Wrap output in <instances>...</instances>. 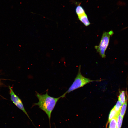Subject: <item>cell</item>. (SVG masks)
Here are the masks:
<instances>
[{"label": "cell", "mask_w": 128, "mask_h": 128, "mask_svg": "<svg viewBox=\"0 0 128 128\" xmlns=\"http://www.w3.org/2000/svg\"><path fill=\"white\" fill-rule=\"evenodd\" d=\"M36 96L39 100L38 102L35 103L33 106H38L39 108L44 111L47 114L50 121L51 114L55 105L59 100L61 98L60 97L55 98L49 95L48 91L44 94H41L36 92Z\"/></svg>", "instance_id": "1"}, {"label": "cell", "mask_w": 128, "mask_h": 128, "mask_svg": "<svg viewBox=\"0 0 128 128\" xmlns=\"http://www.w3.org/2000/svg\"><path fill=\"white\" fill-rule=\"evenodd\" d=\"M101 80H93L84 76L81 74V66L80 65L78 74L74 82L66 92L61 96V97L62 98L65 97L67 93L82 87L87 84L93 82L99 81Z\"/></svg>", "instance_id": "2"}, {"label": "cell", "mask_w": 128, "mask_h": 128, "mask_svg": "<svg viewBox=\"0 0 128 128\" xmlns=\"http://www.w3.org/2000/svg\"><path fill=\"white\" fill-rule=\"evenodd\" d=\"M113 33V32L112 30L109 32H104L99 45L95 46V49L102 58H105L106 57L105 52L109 45L110 36Z\"/></svg>", "instance_id": "3"}, {"label": "cell", "mask_w": 128, "mask_h": 128, "mask_svg": "<svg viewBox=\"0 0 128 128\" xmlns=\"http://www.w3.org/2000/svg\"><path fill=\"white\" fill-rule=\"evenodd\" d=\"M11 100L15 105L23 111L32 122L28 115L26 111L21 100L14 92L11 87L9 86Z\"/></svg>", "instance_id": "4"}, {"label": "cell", "mask_w": 128, "mask_h": 128, "mask_svg": "<svg viewBox=\"0 0 128 128\" xmlns=\"http://www.w3.org/2000/svg\"><path fill=\"white\" fill-rule=\"evenodd\" d=\"M78 17L79 20L86 26H88L90 24V23L86 13L78 16Z\"/></svg>", "instance_id": "5"}, {"label": "cell", "mask_w": 128, "mask_h": 128, "mask_svg": "<svg viewBox=\"0 0 128 128\" xmlns=\"http://www.w3.org/2000/svg\"><path fill=\"white\" fill-rule=\"evenodd\" d=\"M119 114V113L116 111L114 107L111 110L109 114L108 118L109 121H110L113 118L117 117Z\"/></svg>", "instance_id": "6"}, {"label": "cell", "mask_w": 128, "mask_h": 128, "mask_svg": "<svg viewBox=\"0 0 128 128\" xmlns=\"http://www.w3.org/2000/svg\"><path fill=\"white\" fill-rule=\"evenodd\" d=\"M75 11L78 17L86 13L83 8L80 5H78L76 7Z\"/></svg>", "instance_id": "7"}, {"label": "cell", "mask_w": 128, "mask_h": 128, "mask_svg": "<svg viewBox=\"0 0 128 128\" xmlns=\"http://www.w3.org/2000/svg\"><path fill=\"white\" fill-rule=\"evenodd\" d=\"M118 100L123 105L125 102V91H122L120 93L118 97Z\"/></svg>", "instance_id": "8"}, {"label": "cell", "mask_w": 128, "mask_h": 128, "mask_svg": "<svg viewBox=\"0 0 128 128\" xmlns=\"http://www.w3.org/2000/svg\"><path fill=\"white\" fill-rule=\"evenodd\" d=\"M117 118L114 117L110 121L109 128H117Z\"/></svg>", "instance_id": "9"}, {"label": "cell", "mask_w": 128, "mask_h": 128, "mask_svg": "<svg viewBox=\"0 0 128 128\" xmlns=\"http://www.w3.org/2000/svg\"><path fill=\"white\" fill-rule=\"evenodd\" d=\"M127 106V101H126L122 105L119 112V114L122 117L124 116L126 110Z\"/></svg>", "instance_id": "10"}, {"label": "cell", "mask_w": 128, "mask_h": 128, "mask_svg": "<svg viewBox=\"0 0 128 128\" xmlns=\"http://www.w3.org/2000/svg\"><path fill=\"white\" fill-rule=\"evenodd\" d=\"M123 118L119 114L118 115L117 118V128H121Z\"/></svg>", "instance_id": "11"}, {"label": "cell", "mask_w": 128, "mask_h": 128, "mask_svg": "<svg viewBox=\"0 0 128 128\" xmlns=\"http://www.w3.org/2000/svg\"><path fill=\"white\" fill-rule=\"evenodd\" d=\"M122 104L119 100L117 102L115 105L114 107L115 110L118 113H119L122 105Z\"/></svg>", "instance_id": "12"}, {"label": "cell", "mask_w": 128, "mask_h": 128, "mask_svg": "<svg viewBox=\"0 0 128 128\" xmlns=\"http://www.w3.org/2000/svg\"><path fill=\"white\" fill-rule=\"evenodd\" d=\"M128 26L127 27H126V28H124V29H126V28H128Z\"/></svg>", "instance_id": "13"}, {"label": "cell", "mask_w": 128, "mask_h": 128, "mask_svg": "<svg viewBox=\"0 0 128 128\" xmlns=\"http://www.w3.org/2000/svg\"><path fill=\"white\" fill-rule=\"evenodd\" d=\"M1 83V82H0V83ZM1 96L0 95V96Z\"/></svg>", "instance_id": "14"}]
</instances>
